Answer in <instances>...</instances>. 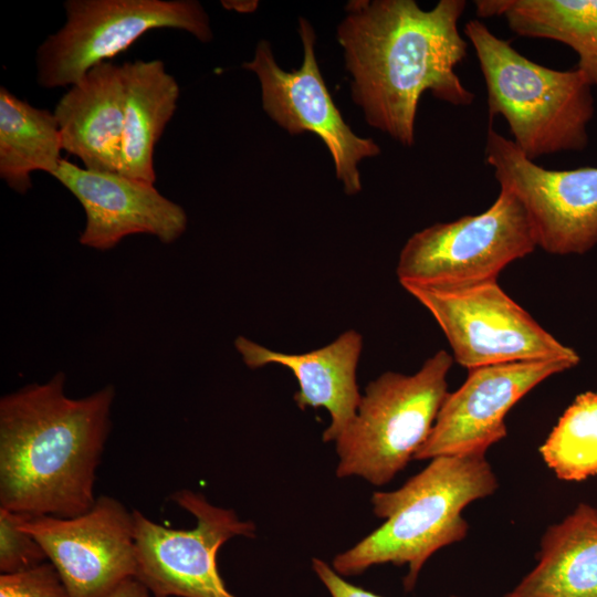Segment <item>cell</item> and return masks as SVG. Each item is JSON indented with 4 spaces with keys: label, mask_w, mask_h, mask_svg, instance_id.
I'll return each instance as SVG.
<instances>
[{
    "label": "cell",
    "mask_w": 597,
    "mask_h": 597,
    "mask_svg": "<svg viewBox=\"0 0 597 597\" xmlns=\"http://www.w3.org/2000/svg\"><path fill=\"white\" fill-rule=\"evenodd\" d=\"M464 0L422 10L413 0L350 1L337 29L354 102L366 122L406 147L415 144L419 100L429 91L454 106L474 94L455 72L467 56L459 31Z\"/></svg>",
    "instance_id": "cell-1"
},
{
    "label": "cell",
    "mask_w": 597,
    "mask_h": 597,
    "mask_svg": "<svg viewBox=\"0 0 597 597\" xmlns=\"http://www.w3.org/2000/svg\"><path fill=\"white\" fill-rule=\"evenodd\" d=\"M64 384L57 373L1 397L0 507L69 519L94 505L115 389L75 399Z\"/></svg>",
    "instance_id": "cell-2"
},
{
    "label": "cell",
    "mask_w": 597,
    "mask_h": 597,
    "mask_svg": "<svg viewBox=\"0 0 597 597\" xmlns=\"http://www.w3.org/2000/svg\"><path fill=\"white\" fill-rule=\"evenodd\" d=\"M498 485L485 454L431 459L399 489L373 494V511L385 522L336 555L334 570L355 576L374 565H407L404 586L410 591L423 565L437 551L467 536L464 507L493 494Z\"/></svg>",
    "instance_id": "cell-3"
},
{
    "label": "cell",
    "mask_w": 597,
    "mask_h": 597,
    "mask_svg": "<svg viewBox=\"0 0 597 597\" xmlns=\"http://www.w3.org/2000/svg\"><path fill=\"white\" fill-rule=\"evenodd\" d=\"M463 34L485 82L490 117L506 121L510 139L527 158L586 148L595 102L591 85L577 69L535 63L479 20L468 21Z\"/></svg>",
    "instance_id": "cell-4"
},
{
    "label": "cell",
    "mask_w": 597,
    "mask_h": 597,
    "mask_svg": "<svg viewBox=\"0 0 597 597\" xmlns=\"http://www.w3.org/2000/svg\"><path fill=\"white\" fill-rule=\"evenodd\" d=\"M452 363L442 349L412 375L386 371L371 380L353 421L335 441L336 475L384 485L405 469L430 434L449 392Z\"/></svg>",
    "instance_id": "cell-5"
},
{
    "label": "cell",
    "mask_w": 597,
    "mask_h": 597,
    "mask_svg": "<svg viewBox=\"0 0 597 597\" xmlns=\"http://www.w3.org/2000/svg\"><path fill=\"white\" fill-rule=\"evenodd\" d=\"M434 318L448 339L453 360L464 368L580 357L561 343L489 280L464 285H401Z\"/></svg>",
    "instance_id": "cell-6"
},
{
    "label": "cell",
    "mask_w": 597,
    "mask_h": 597,
    "mask_svg": "<svg viewBox=\"0 0 597 597\" xmlns=\"http://www.w3.org/2000/svg\"><path fill=\"white\" fill-rule=\"evenodd\" d=\"M64 9V25L36 51V80L45 88L72 86L155 29L212 39L209 17L193 0H67Z\"/></svg>",
    "instance_id": "cell-7"
},
{
    "label": "cell",
    "mask_w": 597,
    "mask_h": 597,
    "mask_svg": "<svg viewBox=\"0 0 597 597\" xmlns=\"http://www.w3.org/2000/svg\"><path fill=\"white\" fill-rule=\"evenodd\" d=\"M536 248L524 207L512 192L500 188L485 211L413 233L400 251L396 274L401 285H464L498 280L509 264Z\"/></svg>",
    "instance_id": "cell-8"
},
{
    "label": "cell",
    "mask_w": 597,
    "mask_h": 597,
    "mask_svg": "<svg viewBox=\"0 0 597 597\" xmlns=\"http://www.w3.org/2000/svg\"><path fill=\"white\" fill-rule=\"evenodd\" d=\"M170 499L195 516L196 526L168 528L133 511L135 578L154 597H235L218 570V552L235 536L253 537L254 523L191 490L177 491Z\"/></svg>",
    "instance_id": "cell-9"
},
{
    "label": "cell",
    "mask_w": 597,
    "mask_h": 597,
    "mask_svg": "<svg viewBox=\"0 0 597 597\" xmlns=\"http://www.w3.org/2000/svg\"><path fill=\"white\" fill-rule=\"evenodd\" d=\"M485 163L533 226L537 247L555 255L584 254L597 244V167L546 169L490 127Z\"/></svg>",
    "instance_id": "cell-10"
},
{
    "label": "cell",
    "mask_w": 597,
    "mask_h": 597,
    "mask_svg": "<svg viewBox=\"0 0 597 597\" xmlns=\"http://www.w3.org/2000/svg\"><path fill=\"white\" fill-rule=\"evenodd\" d=\"M298 33L304 49L298 70H282L265 40L258 43L253 60L243 63V67L256 74L266 114L291 134L312 132L321 137L332 155L344 191L355 195L362 190L357 165L364 158L379 155L380 148L371 138L357 136L342 117L316 61L315 31L303 18H300Z\"/></svg>",
    "instance_id": "cell-11"
},
{
    "label": "cell",
    "mask_w": 597,
    "mask_h": 597,
    "mask_svg": "<svg viewBox=\"0 0 597 597\" xmlns=\"http://www.w3.org/2000/svg\"><path fill=\"white\" fill-rule=\"evenodd\" d=\"M17 516L43 547L70 597H105L135 577L134 512L115 498L101 495L75 517Z\"/></svg>",
    "instance_id": "cell-12"
},
{
    "label": "cell",
    "mask_w": 597,
    "mask_h": 597,
    "mask_svg": "<svg viewBox=\"0 0 597 597\" xmlns=\"http://www.w3.org/2000/svg\"><path fill=\"white\" fill-rule=\"evenodd\" d=\"M575 367L563 360L515 362L472 368L448 392L428 439L413 459L485 454L506 437L505 416L545 379Z\"/></svg>",
    "instance_id": "cell-13"
},
{
    "label": "cell",
    "mask_w": 597,
    "mask_h": 597,
    "mask_svg": "<svg viewBox=\"0 0 597 597\" xmlns=\"http://www.w3.org/2000/svg\"><path fill=\"white\" fill-rule=\"evenodd\" d=\"M82 205L85 227L82 245L109 250L124 238L150 234L165 244L186 231L188 219L181 206L164 197L154 184L119 172L82 168L63 159L53 176Z\"/></svg>",
    "instance_id": "cell-14"
},
{
    "label": "cell",
    "mask_w": 597,
    "mask_h": 597,
    "mask_svg": "<svg viewBox=\"0 0 597 597\" xmlns=\"http://www.w3.org/2000/svg\"><path fill=\"white\" fill-rule=\"evenodd\" d=\"M234 347L251 369L275 364L293 373L298 384L296 406L302 410L325 408L331 416L324 442H335L353 421L362 397L356 381L363 349L358 332L346 331L332 343L301 354L276 352L244 336L235 338Z\"/></svg>",
    "instance_id": "cell-15"
},
{
    "label": "cell",
    "mask_w": 597,
    "mask_h": 597,
    "mask_svg": "<svg viewBox=\"0 0 597 597\" xmlns=\"http://www.w3.org/2000/svg\"><path fill=\"white\" fill-rule=\"evenodd\" d=\"M124 105L121 65L104 62L92 67L55 105L63 150L86 169L118 172Z\"/></svg>",
    "instance_id": "cell-16"
},
{
    "label": "cell",
    "mask_w": 597,
    "mask_h": 597,
    "mask_svg": "<svg viewBox=\"0 0 597 597\" xmlns=\"http://www.w3.org/2000/svg\"><path fill=\"white\" fill-rule=\"evenodd\" d=\"M536 559L503 597H597V507L580 503L547 527Z\"/></svg>",
    "instance_id": "cell-17"
},
{
    "label": "cell",
    "mask_w": 597,
    "mask_h": 597,
    "mask_svg": "<svg viewBox=\"0 0 597 597\" xmlns=\"http://www.w3.org/2000/svg\"><path fill=\"white\" fill-rule=\"evenodd\" d=\"M121 69L125 105L118 172L155 185L154 150L177 108L179 85L161 60L125 62Z\"/></svg>",
    "instance_id": "cell-18"
},
{
    "label": "cell",
    "mask_w": 597,
    "mask_h": 597,
    "mask_svg": "<svg viewBox=\"0 0 597 597\" xmlns=\"http://www.w3.org/2000/svg\"><path fill=\"white\" fill-rule=\"evenodd\" d=\"M481 18L503 17L520 36L566 44L578 56L577 70L597 86V0H478Z\"/></svg>",
    "instance_id": "cell-19"
},
{
    "label": "cell",
    "mask_w": 597,
    "mask_h": 597,
    "mask_svg": "<svg viewBox=\"0 0 597 597\" xmlns=\"http://www.w3.org/2000/svg\"><path fill=\"white\" fill-rule=\"evenodd\" d=\"M54 113L22 101L0 87V177L14 191L28 192L31 174L53 176L63 158Z\"/></svg>",
    "instance_id": "cell-20"
},
{
    "label": "cell",
    "mask_w": 597,
    "mask_h": 597,
    "mask_svg": "<svg viewBox=\"0 0 597 597\" xmlns=\"http://www.w3.org/2000/svg\"><path fill=\"white\" fill-rule=\"evenodd\" d=\"M540 453L561 480L583 481L597 475V390L574 399L540 447Z\"/></svg>",
    "instance_id": "cell-21"
},
{
    "label": "cell",
    "mask_w": 597,
    "mask_h": 597,
    "mask_svg": "<svg viewBox=\"0 0 597 597\" xmlns=\"http://www.w3.org/2000/svg\"><path fill=\"white\" fill-rule=\"evenodd\" d=\"M48 562L40 543L18 524L17 513L0 507V572L10 574Z\"/></svg>",
    "instance_id": "cell-22"
},
{
    "label": "cell",
    "mask_w": 597,
    "mask_h": 597,
    "mask_svg": "<svg viewBox=\"0 0 597 597\" xmlns=\"http://www.w3.org/2000/svg\"><path fill=\"white\" fill-rule=\"evenodd\" d=\"M0 597H70L55 567L48 561L0 575Z\"/></svg>",
    "instance_id": "cell-23"
},
{
    "label": "cell",
    "mask_w": 597,
    "mask_h": 597,
    "mask_svg": "<svg viewBox=\"0 0 597 597\" xmlns=\"http://www.w3.org/2000/svg\"><path fill=\"white\" fill-rule=\"evenodd\" d=\"M312 564L314 572L332 597H381L346 582L333 567L320 558H313Z\"/></svg>",
    "instance_id": "cell-24"
},
{
    "label": "cell",
    "mask_w": 597,
    "mask_h": 597,
    "mask_svg": "<svg viewBox=\"0 0 597 597\" xmlns=\"http://www.w3.org/2000/svg\"><path fill=\"white\" fill-rule=\"evenodd\" d=\"M105 597H150V591L138 579L130 577Z\"/></svg>",
    "instance_id": "cell-25"
},
{
    "label": "cell",
    "mask_w": 597,
    "mask_h": 597,
    "mask_svg": "<svg viewBox=\"0 0 597 597\" xmlns=\"http://www.w3.org/2000/svg\"><path fill=\"white\" fill-rule=\"evenodd\" d=\"M228 9H233L239 12H249L253 10V2L249 1H222Z\"/></svg>",
    "instance_id": "cell-26"
},
{
    "label": "cell",
    "mask_w": 597,
    "mask_h": 597,
    "mask_svg": "<svg viewBox=\"0 0 597 597\" xmlns=\"http://www.w3.org/2000/svg\"><path fill=\"white\" fill-rule=\"evenodd\" d=\"M451 597H461V596H455V595H453V596H451Z\"/></svg>",
    "instance_id": "cell-27"
}]
</instances>
